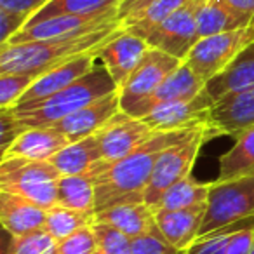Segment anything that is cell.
Returning <instances> with one entry per match:
<instances>
[{
	"label": "cell",
	"mask_w": 254,
	"mask_h": 254,
	"mask_svg": "<svg viewBox=\"0 0 254 254\" xmlns=\"http://www.w3.org/2000/svg\"><path fill=\"white\" fill-rule=\"evenodd\" d=\"M205 89V80L197 75L187 63H181L166 80L160 84V87L153 92V96L145 103L141 110V117L148 115L155 106L169 101H180V99H190L193 96L200 94Z\"/></svg>",
	"instance_id": "obj_22"
},
{
	"label": "cell",
	"mask_w": 254,
	"mask_h": 254,
	"mask_svg": "<svg viewBox=\"0 0 254 254\" xmlns=\"http://www.w3.org/2000/svg\"><path fill=\"white\" fill-rule=\"evenodd\" d=\"M205 207L207 205L185 211H153L160 235L176 249L188 251L198 239Z\"/></svg>",
	"instance_id": "obj_20"
},
{
	"label": "cell",
	"mask_w": 254,
	"mask_h": 254,
	"mask_svg": "<svg viewBox=\"0 0 254 254\" xmlns=\"http://www.w3.org/2000/svg\"><path fill=\"white\" fill-rule=\"evenodd\" d=\"M209 124L219 134L235 138L254 129V85L216 101L209 113Z\"/></svg>",
	"instance_id": "obj_15"
},
{
	"label": "cell",
	"mask_w": 254,
	"mask_h": 254,
	"mask_svg": "<svg viewBox=\"0 0 254 254\" xmlns=\"http://www.w3.org/2000/svg\"><path fill=\"white\" fill-rule=\"evenodd\" d=\"M61 173V176L87 174L94 166L101 162V150L96 136H89L80 141L68 143L49 160Z\"/></svg>",
	"instance_id": "obj_23"
},
{
	"label": "cell",
	"mask_w": 254,
	"mask_h": 254,
	"mask_svg": "<svg viewBox=\"0 0 254 254\" xmlns=\"http://www.w3.org/2000/svg\"><path fill=\"white\" fill-rule=\"evenodd\" d=\"M249 225H254V221L242 223V225H232L228 228H223L219 232L212 233V235L200 237L188 249V254H226V246H228V240L232 237V233Z\"/></svg>",
	"instance_id": "obj_34"
},
{
	"label": "cell",
	"mask_w": 254,
	"mask_h": 254,
	"mask_svg": "<svg viewBox=\"0 0 254 254\" xmlns=\"http://www.w3.org/2000/svg\"><path fill=\"white\" fill-rule=\"evenodd\" d=\"M132 254H188V251L176 249L160 235L159 230H155V232L134 239Z\"/></svg>",
	"instance_id": "obj_36"
},
{
	"label": "cell",
	"mask_w": 254,
	"mask_h": 254,
	"mask_svg": "<svg viewBox=\"0 0 254 254\" xmlns=\"http://www.w3.org/2000/svg\"><path fill=\"white\" fill-rule=\"evenodd\" d=\"M35 77L23 73H0V108L11 110L32 87Z\"/></svg>",
	"instance_id": "obj_33"
},
{
	"label": "cell",
	"mask_w": 254,
	"mask_h": 254,
	"mask_svg": "<svg viewBox=\"0 0 254 254\" xmlns=\"http://www.w3.org/2000/svg\"><path fill=\"white\" fill-rule=\"evenodd\" d=\"M98 251V240H96L92 225L58 242V254H96Z\"/></svg>",
	"instance_id": "obj_35"
},
{
	"label": "cell",
	"mask_w": 254,
	"mask_h": 254,
	"mask_svg": "<svg viewBox=\"0 0 254 254\" xmlns=\"http://www.w3.org/2000/svg\"><path fill=\"white\" fill-rule=\"evenodd\" d=\"M70 141L53 126L28 127L7 148L2 150V159H5V157H19V159L49 162Z\"/></svg>",
	"instance_id": "obj_17"
},
{
	"label": "cell",
	"mask_w": 254,
	"mask_h": 254,
	"mask_svg": "<svg viewBox=\"0 0 254 254\" xmlns=\"http://www.w3.org/2000/svg\"><path fill=\"white\" fill-rule=\"evenodd\" d=\"M214 136H219V132L211 124H205L191 131L183 141L164 150L153 167L152 178L145 191V202L150 207H155L171 187L191 176V169H193L202 145Z\"/></svg>",
	"instance_id": "obj_6"
},
{
	"label": "cell",
	"mask_w": 254,
	"mask_h": 254,
	"mask_svg": "<svg viewBox=\"0 0 254 254\" xmlns=\"http://www.w3.org/2000/svg\"><path fill=\"white\" fill-rule=\"evenodd\" d=\"M183 63L178 58L150 47L146 56L129 80L119 89L120 108L131 117L139 119L145 103L153 96L164 80Z\"/></svg>",
	"instance_id": "obj_8"
},
{
	"label": "cell",
	"mask_w": 254,
	"mask_h": 254,
	"mask_svg": "<svg viewBox=\"0 0 254 254\" xmlns=\"http://www.w3.org/2000/svg\"><path fill=\"white\" fill-rule=\"evenodd\" d=\"M254 174V129L235 138L233 146L219 160V181Z\"/></svg>",
	"instance_id": "obj_28"
},
{
	"label": "cell",
	"mask_w": 254,
	"mask_h": 254,
	"mask_svg": "<svg viewBox=\"0 0 254 254\" xmlns=\"http://www.w3.org/2000/svg\"><path fill=\"white\" fill-rule=\"evenodd\" d=\"M96 254H103V253H99V251H98V253H96Z\"/></svg>",
	"instance_id": "obj_44"
},
{
	"label": "cell",
	"mask_w": 254,
	"mask_h": 254,
	"mask_svg": "<svg viewBox=\"0 0 254 254\" xmlns=\"http://www.w3.org/2000/svg\"><path fill=\"white\" fill-rule=\"evenodd\" d=\"M120 21L122 19L119 16V9H112V11L91 14V16H71V14L54 16V18H47L39 23L25 26L21 32H18L12 37L7 46H16V44H26V42H44V40H56V39H70V37L85 35V33H92V32H98V30L108 28V26Z\"/></svg>",
	"instance_id": "obj_9"
},
{
	"label": "cell",
	"mask_w": 254,
	"mask_h": 254,
	"mask_svg": "<svg viewBox=\"0 0 254 254\" xmlns=\"http://www.w3.org/2000/svg\"><path fill=\"white\" fill-rule=\"evenodd\" d=\"M94 221L113 226L131 239H138V237L159 230L155 212L146 202H126V204L112 205V207L96 212Z\"/></svg>",
	"instance_id": "obj_19"
},
{
	"label": "cell",
	"mask_w": 254,
	"mask_h": 254,
	"mask_svg": "<svg viewBox=\"0 0 254 254\" xmlns=\"http://www.w3.org/2000/svg\"><path fill=\"white\" fill-rule=\"evenodd\" d=\"M155 132L145 120L131 117L120 110L94 134L101 150V162L113 164L124 159L148 141Z\"/></svg>",
	"instance_id": "obj_11"
},
{
	"label": "cell",
	"mask_w": 254,
	"mask_h": 254,
	"mask_svg": "<svg viewBox=\"0 0 254 254\" xmlns=\"http://www.w3.org/2000/svg\"><path fill=\"white\" fill-rule=\"evenodd\" d=\"M26 21L28 19L16 14V12L0 9V47L7 46L12 37L25 28Z\"/></svg>",
	"instance_id": "obj_37"
},
{
	"label": "cell",
	"mask_w": 254,
	"mask_h": 254,
	"mask_svg": "<svg viewBox=\"0 0 254 254\" xmlns=\"http://www.w3.org/2000/svg\"><path fill=\"white\" fill-rule=\"evenodd\" d=\"M122 0H51L49 4H46L39 12L32 16L26 21L25 26L39 23L42 19L54 18V16H91L99 14V12L112 11V9H119Z\"/></svg>",
	"instance_id": "obj_29"
},
{
	"label": "cell",
	"mask_w": 254,
	"mask_h": 254,
	"mask_svg": "<svg viewBox=\"0 0 254 254\" xmlns=\"http://www.w3.org/2000/svg\"><path fill=\"white\" fill-rule=\"evenodd\" d=\"M0 120H2V150H5L26 127L21 126V122L12 115L11 110H2Z\"/></svg>",
	"instance_id": "obj_40"
},
{
	"label": "cell",
	"mask_w": 254,
	"mask_h": 254,
	"mask_svg": "<svg viewBox=\"0 0 254 254\" xmlns=\"http://www.w3.org/2000/svg\"><path fill=\"white\" fill-rule=\"evenodd\" d=\"M124 30L122 21L70 39L26 42L5 46L0 49V73H23L39 77L75 58L85 54H99L101 49Z\"/></svg>",
	"instance_id": "obj_2"
},
{
	"label": "cell",
	"mask_w": 254,
	"mask_h": 254,
	"mask_svg": "<svg viewBox=\"0 0 254 254\" xmlns=\"http://www.w3.org/2000/svg\"><path fill=\"white\" fill-rule=\"evenodd\" d=\"M254 85V44L244 49L228 66L205 82V92L219 101L232 92H239Z\"/></svg>",
	"instance_id": "obj_21"
},
{
	"label": "cell",
	"mask_w": 254,
	"mask_h": 254,
	"mask_svg": "<svg viewBox=\"0 0 254 254\" xmlns=\"http://www.w3.org/2000/svg\"><path fill=\"white\" fill-rule=\"evenodd\" d=\"M119 87L110 77L108 70L101 63L96 64L87 75L78 78L63 91L56 92L51 98L37 103H26L11 108L12 115L21 122L23 127H49L71 115L77 110L91 105L96 99L117 92Z\"/></svg>",
	"instance_id": "obj_3"
},
{
	"label": "cell",
	"mask_w": 254,
	"mask_h": 254,
	"mask_svg": "<svg viewBox=\"0 0 254 254\" xmlns=\"http://www.w3.org/2000/svg\"><path fill=\"white\" fill-rule=\"evenodd\" d=\"M148 49L150 46L145 39L127 32V30H122L115 39H112L101 49L99 61L108 70L117 87L120 89L136 71Z\"/></svg>",
	"instance_id": "obj_13"
},
{
	"label": "cell",
	"mask_w": 254,
	"mask_h": 254,
	"mask_svg": "<svg viewBox=\"0 0 254 254\" xmlns=\"http://www.w3.org/2000/svg\"><path fill=\"white\" fill-rule=\"evenodd\" d=\"M249 254H254V246H253V249H251V253Z\"/></svg>",
	"instance_id": "obj_43"
},
{
	"label": "cell",
	"mask_w": 254,
	"mask_h": 254,
	"mask_svg": "<svg viewBox=\"0 0 254 254\" xmlns=\"http://www.w3.org/2000/svg\"><path fill=\"white\" fill-rule=\"evenodd\" d=\"M96 240H98V249L103 254H132V242L129 235L122 233L120 230L113 228L105 223H92Z\"/></svg>",
	"instance_id": "obj_32"
},
{
	"label": "cell",
	"mask_w": 254,
	"mask_h": 254,
	"mask_svg": "<svg viewBox=\"0 0 254 254\" xmlns=\"http://www.w3.org/2000/svg\"><path fill=\"white\" fill-rule=\"evenodd\" d=\"M58 204L96 214V188L91 174L61 176L58 183Z\"/></svg>",
	"instance_id": "obj_26"
},
{
	"label": "cell",
	"mask_w": 254,
	"mask_h": 254,
	"mask_svg": "<svg viewBox=\"0 0 254 254\" xmlns=\"http://www.w3.org/2000/svg\"><path fill=\"white\" fill-rule=\"evenodd\" d=\"M153 0H122L119 5V16L120 19L127 18L129 14H132V12L139 11V9L146 7L148 4H152Z\"/></svg>",
	"instance_id": "obj_42"
},
{
	"label": "cell",
	"mask_w": 254,
	"mask_h": 254,
	"mask_svg": "<svg viewBox=\"0 0 254 254\" xmlns=\"http://www.w3.org/2000/svg\"><path fill=\"white\" fill-rule=\"evenodd\" d=\"M254 246V225L244 226L232 233L226 246V254H249Z\"/></svg>",
	"instance_id": "obj_38"
},
{
	"label": "cell",
	"mask_w": 254,
	"mask_h": 254,
	"mask_svg": "<svg viewBox=\"0 0 254 254\" xmlns=\"http://www.w3.org/2000/svg\"><path fill=\"white\" fill-rule=\"evenodd\" d=\"M197 129V127H195ZM157 131L148 141L113 164L99 162L87 174L94 180L96 212L126 202H145V191L162 152L183 141L191 131Z\"/></svg>",
	"instance_id": "obj_1"
},
{
	"label": "cell",
	"mask_w": 254,
	"mask_h": 254,
	"mask_svg": "<svg viewBox=\"0 0 254 254\" xmlns=\"http://www.w3.org/2000/svg\"><path fill=\"white\" fill-rule=\"evenodd\" d=\"M98 60L99 54H85V56L75 58V60L68 61V63L61 64L54 70L39 75V77H35L32 87L25 92V96L18 105L42 101V99H47L56 92L63 91L64 87H68L73 82H77L78 78L87 75L98 64Z\"/></svg>",
	"instance_id": "obj_16"
},
{
	"label": "cell",
	"mask_w": 254,
	"mask_h": 254,
	"mask_svg": "<svg viewBox=\"0 0 254 254\" xmlns=\"http://www.w3.org/2000/svg\"><path fill=\"white\" fill-rule=\"evenodd\" d=\"M209 190L211 183H200L195 178L188 176L171 187L162 195L159 204L153 207V211H185V209L207 205Z\"/></svg>",
	"instance_id": "obj_25"
},
{
	"label": "cell",
	"mask_w": 254,
	"mask_h": 254,
	"mask_svg": "<svg viewBox=\"0 0 254 254\" xmlns=\"http://www.w3.org/2000/svg\"><path fill=\"white\" fill-rule=\"evenodd\" d=\"M5 254H58V242L42 228L21 237H12L11 247Z\"/></svg>",
	"instance_id": "obj_31"
},
{
	"label": "cell",
	"mask_w": 254,
	"mask_h": 254,
	"mask_svg": "<svg viewBox=\"0 0 254 254\" xmlns=\"http://www.w3.org/2000/svg\"><path fill=\"white\" fill-rule=\"evenodd\" d=\"M251 44H254V21L244 28L200 39L191 47L185 63L207 82L225 70Z\"/></svg>",
	"instance_id": "obj_7"
},
{
	"label": "cell",
	"mask_w": 254,
	"mask_h": 254,
	"mask_svg": "<svg viewBox=\"0 0 254 254\" xmlns=\"http://www.w3.org/2000/svg\"><path fill=\"white\" fill-rule=\"evenodd\" d=\"M47 209L19 195L0 191V221L11 237H21L26 233L42 230L46 225Z\"/></svg>",
	"instance_id": "obj_18"
},
{
	"label": "cell",
	"mask_w": 254,
	"mask_h": 254,
	"mask_svg": "<svg viewBox=\"0 0 254 254\" xmlns=\"http://www.w3.org/2000/svg\"><path fill=\"white\" fill-rule=\"evenodd\" d=\"M92 223H94V214L75 211V209L56 204L51 209H47V218H46L44 230L56 242H61L63 239L70 237L71 233L78 232V230L85 228V226H91Z\"/></svg>",
	"instance_id": "obj_30"
},
{
	"label": "cell",
	"mask_w": 254,
	"mask_h": 254,
	"mask_svg": "<svg viewBox=\"0 0 254 254\" xmlns=\"http://www.w3.org/2000/svg\"><path fill=\"white\" fill-rule=\"evenodd\" d=\"M61 173L51 162L5 157L0 164V191L19 195L44 209L58 204Z\"/></svg>",
	"instance_id": "obj_5"
},
{
	"label": "cell",
	"mask_w": 254,
	"mask_h": 254,
	"mask_svg": "<svg viewBox=\"0 0 254 254\" xmlns=\"http://www.w3.org/2000/svg\"><path fill=\"white\" fill-rule=\"evenodd\" d=\"M49 2L51 0H0V9L16 12L23 18L30 19Z\"/></svg>",
	"instance_id": "obj_39"
},
{
	"label": "cell",
	"mask_w": 254,
	"mask_h": 254,
	"mask_svg": "<svg viewBox=\"0 0 254 254\" xmlns=\"http://www.w3.org/2000/svg\"><path fill=\"white\" fill-rule=\"evenodd\" d=\"M187 2L188 0H153L152 4H148L146 7L124 18L122 26L124 30L146 40L153 30L159 28L167 18H171Z\"/></svg>",
	"instance_id": "obj_24"
},
{
	"label": "cell",
	"mask_w": 254,
	"mask_h": 254,
	"mask_svg": "<svg viewBox=\"0 0 254 254\" xmlns=\"http://www.w3.org/2000/svg\"><path fill=\"white\" fill-rule=\"evenodd\" d=\"M205 0H188L171 18L148 35L146 42L153 49H160L178 60L185 61L191 47L200 40L197 30L198 11Z\"/></svg>",
	"instance_id": "obj_10"
},
{
	"label": "cell",
	"mask_w": 254,
	"mask_h": 254,
	"mask_svg": "<svg viewBox=\"0 0 254 254\" xmlns=\"http://www.w3.org/2000/svg\"><path fill=\"white\" fill-rule=\"evenodd\" d=\"M122 108H120V98L119 91H117L101 99H96L91 105L77 110L71 115L64 117L63 120L54 124L53 127H56L70 143L80 141V139L89 138V136H94Z\"/></svg>",
	"instance_id": "obj_14"
},
{
	"label": "cell",
	"mask_w": 254,
	"mask_h": 254,
	"mask_svg": "<svg viewBox=\"0 0 254 254\" xmlns=\"http://www.w3.org/2000/svg\"><path fill=\"white\" fill-rule=\"evenodd\" d=\"M225 4L247 23L254 21V0H225Z\"/></svg>",
	"instance_id": "obj_41"
},
{
	"label": "cell",
	"mask_w": 254,
	"mask_h": 254,
	"mask_svg": "<svg viewBox=\"0 0 254 254\" xmlns=\"http://www.w3.org/2000/svg\"><path fill=\"white\" fill-rule=\"evenodd\" d=\"M247 25L251 23L240 18L237 12H233L225 4V0H205L197 18V30L200 39L216 35V33L230 32V30H239Z\"/></svg>",
	"instance_id": "obj_27"
},
{
	"label": "cell",
	"mask_w": 254,
	"mask_h": 254,
	"mask_svg": "<svg viewBox=\"0 0 254 254\" xmlns=\"http://www.w3.org/2000/svg\"><path fill=\"white\" fill-rule=\"evenodd\" d=\"M212 105L214 99L204 89L190 99L162 103L141 120H145L153 131H187L209 124Z\"/></svg>",
	"instance_id": "obj_12"
},
{
	"label": "cell",
	"mask_w": 254,
	"mask_h": 254,
	"mask_svg": "<svg viewBox=\"0 0 254 254\" xmlns=\"http://www.w3.org/2000/svg\"><path fill=\"white\" fill-rule=\"evenodd\" d=\"M251 221H254V174L211 183L198 239Z\"/></svg>",
	"instance_id": "obj_4"
}]
</instances>
